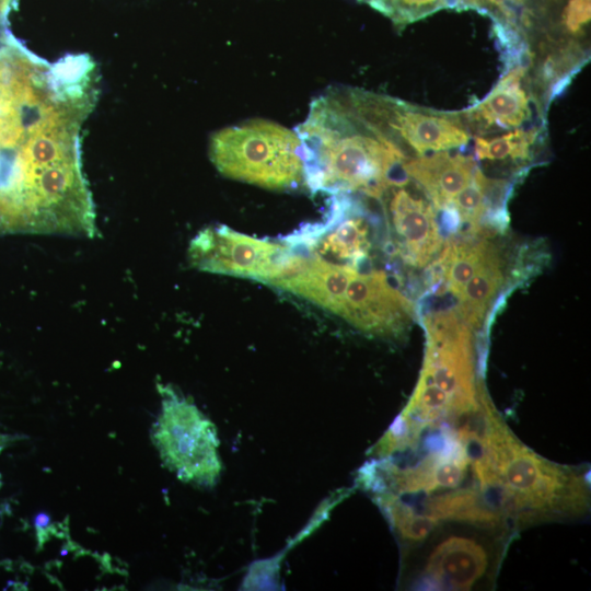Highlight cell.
I'll use <instances>...</instances> for the list:
<instances>
[{"instance_id":"1","label":"cell","mask_w":591,"mask_h":591,"mask_svg":"<svg viewBox=\"0 0 591 591\" xmlns=\"http://www.w3.org/2000/svg\"><path fill=\"white\" fill-rule=\"evenodd\" d=\"M294 131L301 141L304 184L312 192H361L381 198L406 183L398 174L406 160L399 146L359 113L345 92L314 99Z\"/></svg>"},{"instance_id":"2","label":"cell","mask_w":591,"mask_h":591,"mask_svg":"<svg viewBox=\"0 0 591 591\" xmlns=\"http://www.w3.org/2000/svg\"><path fill=\"white\" fill-rule=\"evenodd\" d=\"M473 470L482 496L509 525L576 518L589 508L586 476L534 453L493 404L485 412Z\"/></svg>"},{"instance_id":"3","label":"cell","mask_w":591,"mask_h":591,"mask_svg":"<svg viewBox=\"0 0 591 591\" xmlns=\"http://www.w3.org/2000/svg\"><path fill=\"white\" fill-rule=\"evenodd\" d=\"M209 155L225 177L270 190L304 183L301 141L294 130L265 119H251L217 131Z\"/></svg>"},{"instance_id":"4","label":"cell","mask_w":591,"mask_h":591,"mask_svg":"<svg viewBox=\"0 0 591 591\" xmlns=\"http://www.w3.org/2000/svg\"><path fill=\"white\" fill-rule=\"evenodd\" d=\"M427 347L421 379L434 384L462 417L478 408L485 392L475 380L471 327L452 311L424 317Z\"/></svg>"},{"instance_id":"5","label":"cell","mask_w":591,"mask_h":591,"mask_svg":"<svg viewBox=\"0 0 591 591\" xmlns=\"http://www.w3.org/2000/svg\"><path fill=\"white\" fill-rule=\"evenodd\" d=\"M163 393L153 434L161 457L182 480L212 485L221 471L215 426L188 399Z\"/></svg>"},{"instance_id":"6","label":"cell","mask_w":591,"mask_h":591,"mask_svg":"<svg viewBox=\"0 0 591 591\" xmlns=\"http://www.w3.org/2000/svg\"><path fill=\"white\" fill-rule=\"evenodd\" d=\"M291 254L292 248L286 242L257 239L222 224L202 229L188 248L189 262L199 270L267 285L280 274Z\"/></svg>"},{"instance_id":"7","label":"cell","mask_w":591,"mask_h":591,"mask_svg":"<svg viewBox=\"0 0 591 591\" xmlns=\"http://www.w3.org/2000/svg\"><path fill=\"white\" fill-rule=\"evenodd\" d=\"M357 108L391 138L401 139L417 154L450 151L468 143L470 135L457 118L413 108L393 99L350 91Z\"/></svg>"},{"instance_id":"8","label":"cell","mask_w":591,"mask_h":591,"mask_svg":"<svg viewBox=\"0 0 591 591\" xmlns=\"http://www.w3.org/2000/svg\"><path fill=\"white\" fill-rule=\"evenodd\" d=\"M500 547L484 534L453 532L434 537L416 579L418 589L471 590L493 578Z\"/></svg>"},{"instance_id":"9","label":"cell","mask_w":591,"mask_h":591,"mask_svg":"<svg viewBox=\"0 0 591 591\" xmlns=\"http://www.w3.org/2000/svg\"><path fill=\"white\" fill-rule=\"evenodd\" d=\"M335 314L359 331L381 337L403 336L414 318L410 302L382 270H357Z\"/></svg>"},{"instance_id":"10","label":"cell","mask_w":591,"mask_h":591,"mask_svg":"<svg viewBox=\"0 0 591 591\" xmlns=\"http://www.w3.org/2000/svg\"><path fill=\"white\" fill-rule=\"evenodd\" d=\"M387 209L402 258L413 267L427 266L443 246L433 205L399 185L393 187Z\"/></svg>"},{"instance_id":"11","label":"cell","mask_w":591,"mask_h":591,"mask_svg":"<svg viewBox=\"0 0 591 591\" xmlns=\"http://www.w3.org/2000/svg\"><path fill=\"white\" fill-rule=\"evenodd\" d=\"M403 170L437 209L447 210L477 170L472 157L438 151L405 160Z\"/></svg>"},{"instance_id":"12","label":"cell","mask_w":591,"mask_h":591,"mask_svg":"<svg viewBox=\"0 0 591 591\" xmlns=\"http://www.w3.org/2000/svg\"><path fill=\"white\" fill-rule=\"evenodd\" d=\"M522 69L503 77L495 89L467 112L470 121L480 129L517 128L530 116L529 99L521 85Z\"/></svg>"},{"instance_id":"13","label":"cell","mask_w":591,"mask_h":591,"mask_svg":"<svg viewBox=\"0 0 591 591\" xmlns=\"http://www.w3.org/2000/svg\"><path fill=\"white\" fill-rule=\"evenodd\" d=\"M503 281L502 259L497 250L455 297L454 311L471 328L478 326Z\"/></svg>"},{"instance_id":"14","label":"cell","mask_w":591,"mask_h":591,"mask_svg":"<svg viewBox=\"0 0 591 591\" xmlns=\"http://www.w3.org/2000/svg\"><path fill=\"white\" fill-rule=\"evenodd\" d=\"M499 184L477 169L470 184L454 197L448 209H452L459 224L465 225L472 233H479L490 210V194Z\"/></svg>"},{"instance_id":"15","label":"cell","mask_w":591,"mask_h":591,"mask_svg":"<svg viewBox=\"0 0 591 591\" xmlns=\"http://www.w3.org/2000/svg\"><path fill=\"white\" fill-rule=\"evenodd\" d=\"M404 26L441 9H471L470 0H360Z\"/></svg>"},{"instance_id":"16","label":"cell","mask_w":591,"mask_h":591,"mask_svg":"<svg viewBox=\"0 0 591 591\" xmlns=\"http://www.w3.org/2000/svg\"><path fill=\"white\" fill-rule=\"evenodd\" d=\"M535 130L515 128L508 134L494 138L476 137L474 140L475 154L479 160H519L525 159L534 140Z\"/></svg>"},{"instance_id":"17","label":"cell","mask_w":591,"mask_h":591,"mask_svg":"<svg viewBox=\"0 0 591 591\" xmlns=\"http://www.w3.org/2000/svg\"><path fill=\"white\" fill-rule=\"evenodd\" d=\"M590 0H568L561 12V23L572 34L590 22Z\"/></svg>"},{"instance_id":"18","label":"cell","mask_w":591,"mask_h":591,"mask_svg":"<svg viewBox=\"0 0 591 591\" xmlns=\"http://www.w3.org/2000/svg\"><path fill=\"white\" fill-rule=\"evenodd\" d=\"M8 0H0V8L2 9L3 4L7 2Z\"/></svg>"}]
</instances>
